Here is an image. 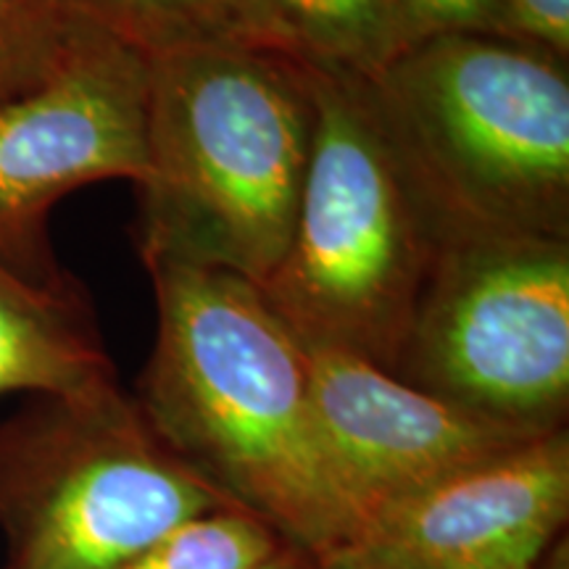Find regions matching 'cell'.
<instances>
[{
    "label": "cell",
    "instance_id": "1",
    "mask_svg": "<svg viewBox=\"0 0 569 569\" xmlns=\"http://www.w3.org/2000/svg\"><path fill=\"white\" fill-rule=\"evenodd\" d=\"M148 272L159 327L134 401L153 430L317 567L359 549L367 519L319 427L301 340L243 277Z\"/></svg>",
    "mask_w": 569,
    "mask_h": 569
},
{
    "label": "cell",
    "instance_id": "18",
    "mask_svg": "<svg viewBox=\"0 0 569 569\" xmlns=\"http://www.w3.org/2000/svg\"><path fill=\"white\" fill-rule=\"evenodd\" d=\"M272 569H319L317 567V561L315 559H309L306 557L303 551H298V549H293L288 553V557L284 559H280L277 561V565L272 567Z\"/></svg>",
    "mask_w": 569,
    "mask_h": 569
},
{
    "label": "cell",
    "instance_id": "17",
    "mask_svg": "<svg viewBox=\"0 0 569 569\" xmlns=\"http://www.w3.org/2000/svg\"><path fill=\"white\" fill-rule=\"evenodd\" d=\"M319 569H401V567L388 565V561L369 557V553L348 551V553H343V557H338L336 561H330V565H325ZM540 569H567V543H565V538H561V543H557L549 553H546V559H543V565H540Z\"/></svg>",
    "mask_w": 569,
    "mask_h": 569
},
{
    "label": "cell",
    "instance_id": "11",
    "mask_svg": "<svg viewBox=\"0 0 569 569\" xmlns=\"http://www.w3.org/2000/svg\"><path fill=\"white\" fill-rule=\"evenodd\" d=\"M213 38L361 80L398 59L386 0H224Z\"/></svg>",
    "mask_w": 569,
    "mask_h": 569
},
{
    "label": "cell",
    "instance_id": "3",
    "mask_svg": "<svg viewBox=\"0 0 569 569\" xmlns=\"http://www.w3.org/2000/svg\"><path fill=\"white\" fill-rule=\"evenodd\" d=\"M567 63L525 40L453 34L367 80L443 240H569Z\"/></svg>",
    "mask_w": 569,
    "mask_h": 569
},
{
    "label": "cell",
    "instance_id": "14",
    "mask_svg": "<svg viewBox=\"0 0 569 569\" xmlns=\"http://www.w3.org/2000/svg\"><path fill=\"white\" fill-rule=\"evenodd\" d=\"M71 27L59 0H0V103L51 71Z\"/></svg>",
    "mask_w": 569,
    "mask_h": 569
},
{
    "label": "cell",
    "instance_id": "12",
    "mask_svg": "<svg viewBox=\"0 0 569 569\" xmlns=\"http://www.w3.org/2000/svg\"><path fill=\"white\" fill-rule=\"evenodd\" d=\"M293 549L256 511L224 507L184 519L122 569H272Z\"/></svg>",
    "mask_w": 569,
    "mask_h": 569
},
{
    "label": "cell",
    "instance_id": "9",
    "mask_svg": "<svg viewBox=\"0 0 569 569\" xmlns=\"http://www.w3.org/2000/svg\"><path fill=\"white\" fill-rule=\"evenodd\" d=\"M567 519L561 427L388 503L353 551L401 569H540Z\"/></svg>",
    "mask_w": 569,
    "mask_h": 569
},
{
    "label": "cell",
    "instance_id": "2",
    "mask_svg": "<svg viewBox=\"0 0 569 569\" xmlns=\"http://www.w3.org/2000/svg\"><path fill=\"white\" fill-rule=\"evenodd\" d=\"M315 142L301 63L224 38L151 56L146 269H217L259 288L293 232Z\"/></svg>",
    "mask_w": 569,
    "mask_h": 569
},
{
    "label": "cell",
    "instance_id": "5",
    "mask_svg": "<svg viewBox=\"0 0 569 569\" xmlns=\"http://www.w3.org/2000/svg\"><path fill=\"white\" fill-rule=\"evenodd\" d=\"M224 507L240 503L177 457L119 382L0 427L6 569H122Z\"/></svg>",
    "mask_w": 569,
    "mask_h": 569
},
{
    "label": "cell",
    "instance_id": "10",
    "mask_svg": "<svg viewBox=\"0 0 569 569\" xmlns=\"http://www.w3.org/2000/svg\"><path fill=\"white\" fill-rule=\"evenodd\" d=\"M117 382L90 309L67 277L32 282L0 261V398H80Z\"/></svg>",
    "mask_w": 569,
    "mask_h": 569
},
{
    "label": "cell",
    "instance_id": "7",
    "mask_svg": "<svg viewBox=\"0 0 569 569\" xmlns=\"http://www.w3.org/2000/svg\"><path fill=\"white\" fill-rule=\"evenodd\" d=\"M148 74L151 56L71 13L51 71L0 103V261L27 280H63L46 238L63 196L146 180Z\"/></svg>",
    "mask_w": 569,
    "mask_h": 569
},
{
    "label": "cell",
    "instance_id": "16",
    "mask_svg": "<svg viewBox=\"0 0 569 569\" xmlns=\"http://www.w3.org/2000/svg\"><path fill=\"white\" fill-rule=\"evenodd\" d=\"M517 40L569 61V0H509Z\"/></svg>",
    "mask_w": 569,
    "mask_h": 569
},
{
    "label": "cell",
    "instance_id": "15",
    "mask_svg": "<svg viewBox=\"0 0 569 569\" xmlns=\"http://www.w3.org/2000/svg\"><path fill=\"white\" fill-rule=\"evenodd\" d=\"M398 56L438 38H515L509 0H386Z\"/></svg>",
    "mask_w": 569,
    "mask_h": 569
},
{
    "label": "cell",
    "instance_id": "13",
    "mask_svg": "<svg viewBox=\"0 0 569 569\" xmlns=\"http://www.w3.org/2000/svg\"><path fill=\"white\" fill-rule=\"evenodd\" d=\"M63 9L117 34L146 56L213 38L224 0H59Z\"/></svg>",
    "mask_w": 569,
    "mask_h": 569
},
{
    "label": "cell",
    "instance_id": "6",
    "mask_svg": "<svg viewBox=\"0 0 569 569\" xmlns=\"http://www.w3.org/2000/svg\"><path fill=\"white\" fill-rule=\"evenodd\" d=\"M393 375L498 422L567 427L569 240L446 238Z\"/></svg>",
    "mask_w": 569,
    "mask_h": 569
},
{
    "label": "cell",
    "instance_id": "4",
    "mask_svg": "<svg viewBox=\"0 0 569 569\" xmlns=\"http://www.w3.org/2000/svg\"><path fill=\"white\" fill-rule=\"evenodd\" d=\"M303 69L315 142L293 232L259 293L301 346L338 348L393 375L443 232L369 82Z\"/></svg>",
    "mask_w": 569,
    "mask_h": 569
},
{
    "label": "cell",
    "instance_id": "8",
    "mask_svg": "<svg viewBox=\"0 0 569 569\" xmlns=\"http://www.w3.org/2000/svg\"><path fill=\"white\" fill-rule=\"evenodd\" d=\"M303 351L319 427L367 525L388 503L546 436L425 393L361 356Z\"/></svg>",
    "mask_w": 569,
    "mask_h": 569
}]
</instances>
